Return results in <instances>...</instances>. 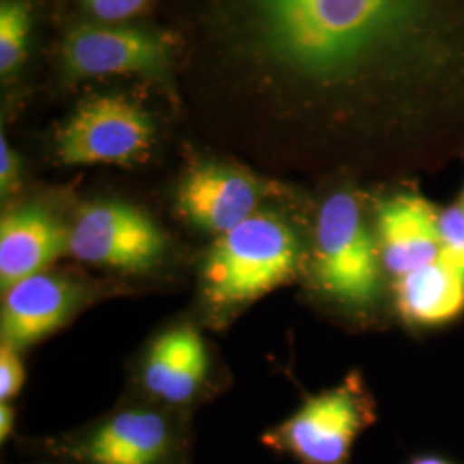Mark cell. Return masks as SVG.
<instances>
[{
	"label": "cell",
	"instance_id": "cell-8",
	"mask_svg": "<svg viewBox=\"0 0 464 464\" xmlns=\"http://www.w3.org/2000/svg\"><path fill=\"white\" fill-rule=\"evenodd\" d=\"M440 205L415 184L404 183L373 205V229L385 274L398 281L442 255L439 237Z\"/></svg>",
	"mask_w": 464,
	"mask_h": 464
},
{
	"label": "cell",
	"instance_id": "cell-13",
	"mask_svg": "<svg viewBox=\"0 0 464 464\" xmlns=\"http://www.w3.org/2000/svg\"><path fill=\"white\" fill-rule=\"evenodd\" d=\"M208 356L198 332L181 325L162 334L150 348L143 382L153 398L186 404L197 396L207 377Z\"/></svg>",
	"mask_w": 464,
	"mask_h": 464
},
{
	"label": "cell",
	"instance_id": "cell-15",
	"mask_svg": "<svg viewBox=\"0 0 464 464\" xmlns=\"http://www.w3.org/2000/svg\"><path fill=\"white\" fill-rule=\"evenodd\" d=\"M30 13L21 2L5 0L0 7V71L11 72L23 61L28 34Z\"/></svg>",
	"mask_w": 464,
	"mask_h": 464
},
{
	"label": "cell",
	"instance_id": "cell-16",
	"mask_svg": "<svg viewBox=\"0 0 464 464\" xmlns=\"http://www.w3.org/2000/svg\"><path fill=\"white\" fill-rule=\"evenodd\" d=\"M439 237L442 256L464 277V208L458 199L440 207Z\"/></svg>",
	"mask_w": 464,
	"mask_h": 464
},
{
	"label": "cell",
	"instance_id": "cell-1",
	"mask_svg": "<svg viewBox=\"0 0 464 464\" xmlns=\"http://www.w3.org/2000/svg\"><path fill=\"white\" fill-rule=\"evenodd\" d=\"M304 111L375 134L402 166L464 159V0H249Z\"/></svg>",
	"mask_w": 464,
	"mask_h": 464
},
{
	"label": "cell",
	"instance_id": "cell-11",
	"mask_svg": "<svg viewBox=\"0 0 464 464\" xmlns=\"http://www.w3.org/2000/svg\"><path fill=\"white\" fill-rule=\"evenodd\" d=\"M260 198L262 191L249 176L217 166L195 169L178 191L183 216L218 236L255 216Z\"/></svg>",
	"mask_w": 464,
	"mask_h": 464
},
{
	"label": "cell",
	"instance_id": "cell-4",
	"mask_svg": "<svg viewBox=\"0 0 464 464\" xmlns=\"http://www.w3.org/2000/svg\"><path fill=\"white\" fill-rule=\"evenodd\" d=\"M377 420L375 402L358 375L306 399L264 444L299 464H351L358 437Z\"/></svg>",
	"mask_w": 464,
	"mask_h": 464
},
{
	"label": "cell",
	"instance_id": "cell-14",
	"mask_svg": "<svg viewBox=\"0 0 464 464\" xmlns=\"http://www.w3.org/2000/svg\"><path fill=\"white\" fill-rule=\"evenodd\" d=\"M399 316L413 327L433 329L464 314L463 274L440 255L437 262L394 281Z\"/></svg>",
	"mask_w": 464,
	"mask_h": 464
},
{
	"label": "cell",
	"instance_id": "cell-9",
	"mask_svg": "<svg viewBox=\"0 0 464 464\" xmlns=\"http://www.w3.org/2000/svg\"><path fill=\"white\" fill-rule=\"evenodd\" d=\"M63 53L72 76L162 74L170 47L166 38L151 32L80 26L67 34Z\"/></svg>",
	"mask_w": 464,
	"mask_h": 464
},
{
	"label": "cell",
	"instance_id": "cell-2",
	"mask_svg": "<svg viewBox=\"0 0 464 464\" xmlns=\"http://www.w3.org/2000/svg\"><path fill=\"white\" fill-rule=\"evenodd\" d=\"M314 274L320 291L351 312L375 308L383 295L381 249L362 197L334 189L318 207L314 234Z\"/></svg>",
	"mask_w": 464,
	"mask_h": 464
},
{
	"label": "cell",
	"instance_id": "cell-10",
	"mask_svg": "<svg viewBox=\"0 0 464 464\" xmlns=\"http://www.w3.org/2000/svg\"><path fill=\"white\" fill-rule=\"evenodd\" d=\"M82 291L63 276L40 272L4 289L2 343L28 348L57 331L74 314Z\"/></svg>",
	"mask_w": 464,
	"mask_h": 464
},
{
	"label": "cell",
	"instance_id": "cell-19",
	"mask_svg": "<svg viewBox=\"0 0 464 464\" xmlns=\"http://www.w3.org/2000/svg\"><path fill=\"white\" fill-rule=\"evenodd\" d=\"M90 9L105 21H119L136 14L147 0H86Z\"/></svg>",
	"mask_w": 464,
	"mask_h": 464
},
{
	"label": "cell",
	"instance_id": "cell-18",
	"mask_svg": "<svg viewBox=\"0 0 464 464\" xmlns=\"http://www.w3.org/2000/svg\"><path fill=\"white\" fill-rule=\"evenodd\" d=\"M21 178V166L16 151L9 145L5 136L0 138V191L2 197L11 195L19 184Z\"/></svg>",
	"mask_w": 464,
	"mask_h": 464
},
{
	"label": "cell",
	"instance_id": "cell-3",
	"mask_svg": "<svg viewBox=\"0 0 464 464\" xmlns=\"http://www.w3.org/2000/svg\"><path fill=\"white\" fill-rule=\"evenodd\" d=\"M298 236L276 214H255L217 237L203 272V291L216 308L260 298L287 281L299 266Z\"/></svg>",
	"mask_w": 464,
	"mask_h": 464
},
{
	"label": "cell",
	"instance_id": "cell-20",
	"mask_svg": "<svg viewBox=\"0 0 464 464\" xmlns=\"http://www.w3.org/2000/svg\"><path fill=\"white\" fill-rule=\"evenodd\" d=\"M16 411L9 402H0V440L5 444L14 433Z\"/></svg>",
	"mask_w": 464,
	"mask_h": 464
},
{
	"label": "cell",
	"instance_id": "cell-12",
	"mask_svg": "<svg viewBox=\"0 0 464 464\" xmlns=\"http://www.w3.org/2000/svg\"><path fill=\"white\" fill-rule=\"evenodd\" d=\"M69 229L42 207L30 205L4 216L0 222L2 289L23 281L67 253Z\"/></svg>",
	"mask_w": 464,
	"mask_h": 464
},
{
	"label": "cell",
	"instance_id": "cell-17",
	"mask_svg": "<svg viewBox=\"0 0 464 464\" xmlns=\"http://www.w3.org/2000/svg\"><path fill=\"white\" fill-rule=\"evenodd\" d=\"M24 382V368L19 360V349L2 343L0 346V402L16 398Z\"/></svg>",
	"mask_w": 464,
	"mask_h": 464
},
{
	"label": "cell",
	"instance_id": "cell-5",
	"mask_svg": "<svg viewBox=\"0 0 464 464\" xmlns=\"http://www.w3.org/2000/svg\"><path fill=\"white\" fill-rule=\"evenodd\" d=\"M45 446L78 464H184L183 433L170 418L149 408L117 411Z\"/></svg>",
	"mask_w": 464,
	"mask_h": 464
},
{
	"label": "cell",
	"instance_id": "cell-21",
	"mask_svg": "<svg viewBox=\"0 0 464 464\" xmlns=\"http://www.w3.org/2000/svg\"><path fill=\"white\" fill-rule=\"evenodd\" d=\"M408 464H458L454 463V461H450L448 458H444V456H439V454H418V456H413L411 459H410V463Z\"/></svg>",
	"mask_w": 464,
	"mask_h": 464
},
{
	"label": "cell",
	"instance_id": "cell-22",
	"mask_svg": "<svg viewBox=\"0 0 464 464\" xmlns=\"http://www.w3.org/2000/svg\"><path fill=\"white\" fill-rule=\"evenodd\" d=\"M458 201L463 205L464 208V184H463V189H461V193H459V197H458Z\"/></svg>",
	"mask_w": 464,
	"mask_h": 464
},
{
	"label": "cell",
	"instance_id": "cell-7",
	"mask_svg": "<svg viewBox=\"0 0 464 464\" xmlns=\"http://www.w3.org/2000/svg\"><path fill=\"white\" fill-rule=\"evenodd\" d=\"M151 141L153 124L147 112L121 97H97L69 119L57 155L67 166L128 164L141 159Z\"/></svg>",
	"mask_w": 464,
	"mask_h": 464
},
{
	"label": "cell",
	"instance_id": "cell-6",
	"mask_svg": "<svg viewBox=\"0 0 464 464\" xmlns=\"http://www.w3.org/2000/svg\"><path fill=\"white\" fill-rule=\"evenodd\" d=\"M164 251L166 237L153 220L121 201L86 205L69 229L67 253L95 266L128 272L147 270Z\"/></svg>",
	"mask_w": 464,
	"mask_h": 464
}]
</instances>
